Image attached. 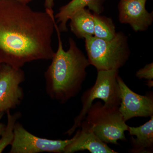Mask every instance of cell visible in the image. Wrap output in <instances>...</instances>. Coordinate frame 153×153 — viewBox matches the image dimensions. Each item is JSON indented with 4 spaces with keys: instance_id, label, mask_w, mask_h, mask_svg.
<instances>
[{
    "instance_id": "18",
    "label": "cell",
    "mask_w": 153,
    "mask_h": 153,
    "mask_svg": "<svg viewBox=\"0 0 153 153\" xmlns=\"http://www.w3.org/2000/svg\"><path fill=\"white\" fill-rule=\"evenodd\" d=\"M4 114V113H0V121H1L2 118ZM5 127L6 125L0 123V136H1L2 134L5 129Z\"/></svg>"
},
{
    "instance_id": "8",
    "label": "cell",
    "mask_w": 153,
    "mask_h": 153,
    "mask_svg": "<svg viewBox=\"0 0 153 153\" xmlns=\"http://www.w3.org/2000/svg\"><path fill=\"white\" fill-rule=\"evenodd\" d=\"M117 81L120 92L121 102L119 107L124 120L127 121L135 117H151L153 115L152 92L140 95L130 89L119 75Z\"/></svg>"
},
{
    "instance_id": "5",
    "label": "cell",
    "mask_w": 153,
    "mask_h": 153,
    "mask_svg": "<svg viewBox=\"0 0 153 153\" xmlns=\"http://www.w3.org/2000/svg\"><path fill=\"white\" fill-rule=\"evenodd\" d=\"M119 70L97 71L95 83L82 94L81 97L82 109L74 118L72 126L65 133L71 136L85 120L88 110L95 99H100L109 106L119 107L120 92L117 81Z\"/></svg>"
},
{
    "instance_id": "10",
    "label": "cell",
    "mask_w": 153,
    "mask_h": 153,
    "mask_svg": "<svg viewBox=\"0 0 153 153\" xmlns=\"http://www.w3.org/2000/svg\"><path fill=\"white\" fill-rule=\"evenodd\" d=\"M74 139L66 146L63 153H73L88 150L91 153H117L100 139L86 120L80 124Z\"/></svg>"
},
{
    "instance_id": "3",
    "label": "cell",
    "mask_w": 153,
    "mask_h": 153,
    "mask_svg": "<svg viewBox=\"0 0 153 153\" xmlns=\"http://www.w3.org/2000/svg\"><path fill=\"white\" fill-rule=\"evenodd\" d=\"M85 40L88 63L97 71L119 70L130 56L128 38L121 31L110 40L94 36H87Z\"/></svg>"
},
{
    "instance_id": "11",
    "label": "cell",
    "mask_w": 153,
    "mask_h": 153,
    "mask_svg": "<svg viewBox=\"0 0 153 153\" xmlns=\"http://www.w3.org/2000/svg\"><path fill=\"white\" fill-rule=\"evenodd\" d=\"M105 0H71L68 4L59 9L55 16L57 23H59L58 29L60 32L68 31L67 23L73 14L78 10L88 7L94 13L100 14L104 10L103 4Z\"/></svg>"
},
{
    "instance_id": "4",
    "label": "cell",
    "mask_w": 153,
    "mask_h": 153,
    "mask_svg": "<svg viewBox=\"0 0 153 153\" xmlns=\"http://www.w3.org/2000/svg\"><path fill=\"white\" fill-rule=\"evenodd\" d=\"M85 120L91 126L95 134L105 143L119 145V140H126V124L119 107L109 106L97 101L91 105Z\"/></svg>"
},
{
    "instance_id": "2",
    "label": "cell",
    "mask_w": 153,
    "mask_h": 153,
    "mask_svg": "<svg viewBox=\"0 0 153 153\" xmlns=\"http://www.w3.org/2000/svg\"><path fill=\"white\" fill-rule=\"evenodd\" d=\"M55 27L58 48L44 73L45 88L50 98L64 104L81 91L87 75L86 68L90 65L72 38H69L68 50H64L56 22Z\"/></svg>"
},
{
    "instance_id": "1",
    "label": "cell",
    "mask_w": 153,
    "mask_h": 153,
    "mask_svg": "<svg viewBox=\"0 0 153 153\" xmlns=\"http://www.w3.org/2000/svg\"><path fill=\"white\" fill-rule=\"evenodd\" d=\"M53 10L35 11L16 0H0V61L16 68L52 60Z\"/></svg>"
},
{
    "instance_id": "6",
    "label": "cell",
    "mask_w": 153,
    "mask_h": 153,
    "mask_svg": "<svg viewBox=\"0 0 153 153\" xmlns=\"http://www.w3.org/2000/svg\"><path fill=\"white\" fill-rule=\"evenodd\" d=\"M14 139L10 153H63L66 146L74 139H48L36 136L26 129L18 121L14 129Z\"/></svg>"
},
{
    "instance_id": "9",
    "label": "cell",
    "mask_w": 153,
    "mask_h": 153,
    "mask_svg": "<svg viewBox=\"0 0 153 153\" xmlns=\"http://www.w3.org/2000/svg\"><path fill=\"white\" fill-rule=\"evenodd\" d=\"M147 0H120L118 4L119 20L128 24L136 32L146 31L153 22V12L146 8Z\"/></svg>"
},
{
    "instance_id": "12",
    "label": "cell",
    "mask_w": 153,
    "mask_h": 153,
    "mask_svg": "<svg viewBox=\"0 0 153 153\" xmlns=\"http://www.w3.org/2000/svg\"><path fill=\"white\" fill-rule=\"evenodd\" d=\"M151 119L143 125L138 127L128 126V131L132 137L130 143L134 153H151L153 149V115Z\"/></svg>"
},
{
    "instance_id": "17",
    "label": "cell",
    "mask_w": 153,
    "mask_h": 153,
    "mask_svg": "<svg viewBox=\"0 0 153 153\" xmlns=\"http://www.w3.org/2000/svg\"><path fill=\"white\" fill-rule=\"evenodd\" d=\"M54 6V0H45V10H52Z\"/></svg>"
},
{
    "instance_id": "7",
    "label": "cell",
    "mask_w": 153,
    "mask_h": 153,
    "mask_svg": "<svg viewBox=\"0 0 153 153\" xmlns=\"http://www.w3.org/2000/svg\"><path fill=\"white\" fill-rule=\"evenodd\" d=\"M25 80L22 68L6 63L0 66V113L16 108L21 104L24 92L20 85Z\"/></svg>"
},
{
    "instance_id": "16",
    "label": "cell",
    "mask_w": 153,
    "mask_h": 153,
    "mask_svg": "<svg viewBox=\"0 0 153 153\" xmlns=\"http://www.w3.org/2000/svg\"><path fill=\"white\" fill-rule=\"evenodd\" d=\"M136 76L139 79H145L147 80H152L153 79V62L145 65L143 68L138 70Z\"/></svg>"
},
{
    "instance_id": "19",
    "label": "cell",
    "mask_w": 153,
    "mask_h": 153,
    "mask_svg": "<svg viewBox=\"0 0 153 153\" xmlns=\"http://www.w3.org/2000/svg\"><path fill=\"white\" fill-rule=\"evenodd\" d=\"M16 1H18L20 2L24 3V4H28L30 2L33 1V0H16Z\"/></svg>"
},
{
    "instance_id": "13",
    "label": "cell",
    "mask_w": 153,
    "mask_h": 153,
    "mask_svg": "<svg viewBox=\"0 0 153 153\" xmlns=\"http://www.w3.org/2000/svg\"><path fill=\"white\" fill-rule=\"evenodd\" d=\"M71 32L78 38H85L94 35L93 14L85 8L78 10L70 18Z\"/></svg>"
},
{
    "instance_id": "15",
    "label": "cell",
    "mask_w": 153,
    "mask_h": 153,
    "mask_svg": "<svg viewBox=\"0 0 153 153\" xmlns=\"http://www.w3.org/2000/svg\"><path fill=\"white\" fill-rule=\"evenodd\" d=\"M10 110L6 111L7 116V123L5 129L0 139V153L2 152L7 146L12 144L14 139V129L17 120L22 116L19 112L11 114Z\"/></svg>"
},
{
    "instance_id": "14",
    "label": "cell",
    "mask_w": 153,
    "mask_h": 153,
    "mask_svg": "<svg viewBox=\"0 0 153 153\" xmlns=\"http://www.w3.org/2000/svg\"><path fill=\"white\" fill-rule=\"evenodd\" d=\"M93 14L94 24V36L105 40H110L114 38L117 32L112 19L100 14Z\"/></svg>"
}]
</instances>
